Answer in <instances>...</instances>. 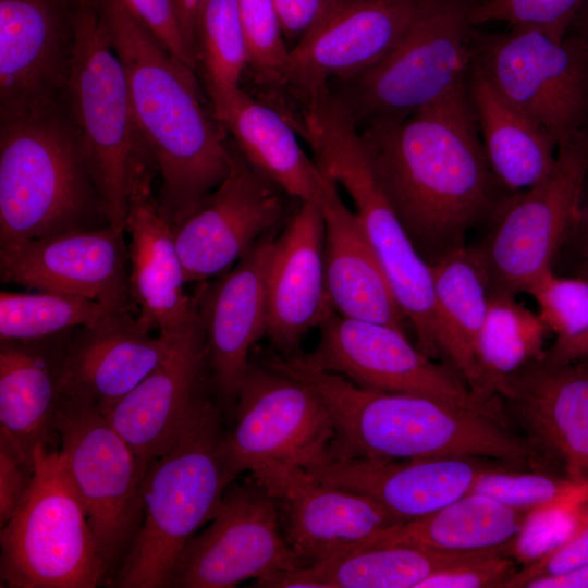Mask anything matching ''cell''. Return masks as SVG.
Masks as SVG:
<instances>
[{"label":"cell","mask_w":588,"mask_h":588,"mask_svg":"<svg viewBox=\"0 0 588 588\" xmlns=\"http://www.w3.org/2000/svg\"><path fill=\"white\" fill-rule=\"evenodd\" d=\"M371 170L421 257L464 245L512 196L488 163L467 83L404 119L358 128Z\"/></svg>","instance_id":"obj_1"},{"label":"cell","mask_w":588,"mask_h":588,"mask_svg":"<svg viewBox=\"0 0 588 588\" xmlns=\"http://www.w3.org/2000/svg\"><path fill=\"white\" fill-rule=\"evenodd\" d=\"M90 1L124 68L135 121L160 175L159 209L177 224L228 175V132L194 70L169 52L120 0Z\"/></svg>","instance_id":"obj_2"},{"label":"cell","mask_w":588,"mask_h":588,"mask_svg":"<svg viewBox=\"0 0 588 588\" xmlns=\"http://www.w3.org/2000/svg\"><path fill=\"white\" fill-rule=\"evenodd\" d=\"M279 368L310 387L329 411L331 461L476 457L520 470L550 465L527 436L482 413L428 396L365 389L311 366L302 354L284 358Z\"/></svg>","instance_id":"obj_3"},{"label":"cell","mask_w":588,"mask_h":588,"mask_svg":"<svg viewBox=\"0 0 588 588\" xmlns=\"http://www.w3.org/2000/svg\"><path fill=\"white\" fill-rule=\"evenodd\" d=\"M220 413L206 399L146 468L142 522L114 586L163 588L200 527L215 516L236 476L224 453Z\"/></svg>","instance_id":"obj_4"},{"label":"cell","mask_w":588,"mask_h":588,"mask_svg":"<svg viewBox=\"0 0 588 588\" xmlns=\"http://www.w3.org/2000/svg\"><path fill=\"white\" fill-rule=\"evenodd\" d=\"M107 224L62 106L0 120V245Z\"/></svg>","instance_id":"obj_5"},{"label":"cell","mask_w":588,"mask_h":588,"mask_svg":"<svg viewBox=\"0 0 588 588\" xmlns=\"http://www.w3.org/2000/svg\"><path fill=\"white\" fill-rule=\"evenodd\" d=\"M294 126L310 146L317 166L342 186L415 335L416 346L441 358L431 266L416 249L381 189L352 117L330 91L297 110Z\"/></svg>","instance_id":"obj_6"},{"label":"cell","mask_w":588,"mask_h":588,"mask_svg":"<svg viewBox=\"0 0 588 588\" xmlns=\"http://www.w3.org/2000/svg\"><path fill=\"white\" fill-rule=\"evenodd\" d=\"M75 30L61 106L84 150L108 222L124 232L135 184L157 170L135 121L124 68L90 0L77 9Z\"/></svg>","instance_id":"obj_7"},{"label":"cell","mask_w":588,"mask_h":588,"mask_svg":"<svg viewBox=\"0 0 588 588\" xmlns=\"http://www.w3.org/2000/svg\"><path fill=\"white\" fill-rule=\"evenodd\" d=\"M473 0H427L400 42L378 63L332 82L357 128L414 114L467 83L473 68Z\"/></svg>","instance_id":"obj_8"},{"label":"cell","mask_w":588,"mask_h":588,"mask_svg":"<svg viewBox=\"0 0 588 588\" xmlns=\"http://www.w3.org/2000/svg\"><path fill=\"white\" fill-rule=\"evenodd\" d=\"M0 540L5 587L94 588L108 568L59 451L49 445L35 449L33 480Z\"/></svg>","instance_id":"obj_9"},{"label":"cell","mask_w":588,"mask_h":588,"mask_svg":"<svg viewBox=\"0 0 588 588\" xmlns=\"http://www.w3.org/2000/svg\"><path fill=\"white\" fill-rule=\"evenodd\" d=\"M588 170V131L558 146L552 171L534 186L513 194L473 246L487 275L489 295L515 296L548 272L580 212Z\"/></svg>","instance_id":"obj_10"},{"label":"cell","mask_w":588,"mask_h":588,"mask_svg":"<svg viewBox=\"0 0 588 588\" xmlns=\"http://www.w3.org/2000/svg\"><path fill=\"white\" fill-rule=\"evenodd\" d=\"M473 68L559 146L588 131V56L574 39L532 28H474Z\"/></svg>","instance_id":"obj_11"},{"label":"cell","mask_w":588,"mask_h":588,"mask_svg":"<svg viewBox=\"0 0 588 588\" xmlns=\"http://www.w3.org/2000/svg\"><path fill=\"white\" fill-rule=\"evenodd\" d=\"M59 454L109 566L126 555L142 522L145 467L102 412L60 395L54 419Z\"/></svg>","instance_id":"obj_12"},{"label":"cell","mask_w":588,"mask_h":588,"mask_svg":"<svg viewBox=\"0 0 588 588\" xmlns=\"http://www.w3.org/2000/svg\"><path fill=\"white\" fill-rule=\"evenodd\" d=\"M318 329L316 347L303 356L320 370L365 389L428 396L514 426L501 399L489 400L473 392L451 366L434 363L403 330L346 318L335 310Z\"/></svg>","instance_id":"obj_13"},{"label":"cell","mask_w":588,"mask_h":588,"mask_svg":"<svg viewBox=\"0 0 588 588\" xmlns=\"http://www.w3.org/2000/svg\"><path fill=\"white\" fill-rule=\"evenodd\" d=\"M303 566L284 537L273 500L252 479L226 488L209 525L180 553L169 587L231 588L246 579L257 585Z\"/></svg>","instance_id":"obj_14"},{"label":"cell","mask_w":588,"mask_h":588,"mask_svg":"<svg viewBox=\"0 0 588 588\" xmlns=\"http://www.w3.org/2000/svg\"><path fill=\"white\" fill-rule=\"evenodd\" d=\"M234 407L235 425L224 438L234 476L261 461L311 469L330 460L331 416L306 383L250 362Z\"/></svg>","instance_id":"obj_15"},{"label":"cell","mask_w":588,"mask_h":588,"mask_svg":"<svg viewBox=\"0 0 588 588\" xmlns=\"http://www.w3.org/2000/svg\"><path fill=\"white\" fill-rule=\"evenodd\" d=\"M427 0H340L291 49L282 94L302 103L382 60Z\"/></svg>","instance_id":"obj_16"},{"label":"cell","mask_w":588,"mask_h":588,"mask_svg":"<svg viewBox=\"0 0 588 588\" xmlns=\"http://www.w3.org/2000/svg\"><path fill=\"white\" fill-rule=\"evenodd\" d=\"M83 0H0V120L58 108Z\"/></svg>","instance_id":"obj_17"},{"label":"cell","mask_w":588,"mask_h":588,"mask_svg":"<svg viewBox=\"0 0 588 588\" xmlns=\"http://www.w3.org/2000/svg\"><path fill=\"white\" fill-rule=\"evenodd\" d=\"M231 167L199 207L172 224L185 282L201 283L233 267L277 230L285 206L282 191L259 175L231 143Z\"/></svg>","instance_id":"obj_18"},{"label":"cell","mask_w":588,"mask_h":588,"mask_svg":"<svg viewBox=\"0 0 588 588\" xmlns=\"http://www.w3.org/2000/svg\"><path fill=\"white\" fill-rule=\"evenodd\" d=\"M248 471L273 500L284 537L306 565L362 546L400 523L372 499L326 485L303 467L261 461Z\"/></svg>","instance_id":"obj_19"},{"label":"cell","mask_w":588,"mask_h":588,"mask_svg":"<svg viewBox=\"0 0 588 588\" xmlns=\"http://www.w3.org/2000/svg\"><path fill=\"white\" fill-rule=\"evenodd\" d=\"M110 224L0 245V279L30 290L83 296L114 310L136 309L128 244Z\"/></svg>","instance_id":"obj_20"},{"label":"cell","mask_w":588,"mask_h":588,"mask_svg":"<svg viewBox=\"0 0 588 588\" xmlns=\"http://www.w3.org/2000/svg\"><path fill=\"white\" fill-rule=\"evenodd\" d=\"M278 230L265 235L243 258L195 293L206 339L210 384L235 405L253 346L267 334V277Z\"/></svg>","instance_id":"obj_21"},{"label":"cell","mask_w":588,"mask_h":588,"mask_svg":"<svg viewBox=\"0 0 588 588\" xmlns=\"http://www.w3.org/2000/svg\"><path fill=\"white\" fill-rule=\"evenodd\" d=\"M498 395L550 463L558 460L565 476L588 481V359L539 358L506 377Z\"/></svg>","instance_id":"obj_22"},{"label":"cell","mask_w":588,"mask_h":588,"mask_svg":"<svg viewBox=\"0 0 588 588\" xmlns=\"http://www.w3.org/2000/svg\"><path fill=\"white\" fill-rule=\"evenodd\" d=\"M210 382L200 318L182 330L163 362L137 387L101 411L145 469L207 399Z\"/></svg>","instance_id":"obj_23"},{"label":"cell","mask_w":588,"mask_h":588,"mask_svg":"<svg viewBox=\"0 0 588 588\" xmlns=\"http://www.w3.org/2000/svg\"><path fill=\"white\" fill-rule=\"evenodd\" d=\"M181 331L151 336L132 313L70 330L60 362V395L110 408L163 362Z\"/></svg>","instance_id":"obj_24"},{"label":"cell","mask_w":588,"mask_h":588,"mask_svg":"<svg viewBox=\"0 0 588 588\" xmlns=\"http://www.w3.org/2000/svg\"><path fill=\"white\" fill-rule=\"evenodd\" d=\"M324 224L319 200L301 207L277 234L267 277V334L274 351L296 352L304 334L328 318Z\"/></svg>","instance_id":"obj_25"},{"label":"cell","mask_w":588,"mask_h":588,"mask_svg":"<svg viewBox=\"0 0 588 588\" xmlns=\"http://www.w3.org/2000/svg\"><path fill=\"white\" fill-rule=\"evenodd\" d=\"M497 466L504 465L476 457L358 458L329 460L307 470L326 485L372 499L403 523L471 492L480 475Z\"/></svg>","instance_id":"obj_26"},{"label":"cell","mask_w":588,"mask_h":588,"mask_svg":"<svg viewBox=\"0 0 588 588\" xmlns=\"http://www.w3.org/2000/svg\"><path fill=\"white\" fill-rule=\"evenodd\" d=\"M154 174L135 184L124 232L130 235V292L138 324L172 335L199 319L194 296L188 295L172 224L152 196Z\"/></svg>","instance_id":"obj_27"},{"label":"cell","mask_w":588,"mask_h":588,"mask_svg":"<svg viewBox=\"0 0 588 588\" xmlns=\"http://www.w3.org/2000/svg\"><path fill=\"white\" fill-rule=\"evenodd\" d=\"M321 172L318 200L324 224V273L334 310L404 331L407 319L358 218L344 204L335 181Z\"/></svg>","instance_id":"obj_28"},{"label":"cell","mask_w":588,"mask_h":588,"mask_svg":"<svg viewBox=\"0 0 588 588\" xmlns=\"http://www.w3.org/2000/svg\"><path fill=\"white\" fill-rule=\"evenodd\" d=\"M70 331V330H69ZM69 331L0 344V442L34 465V451L49 445L60 400L59 370Z\"/></svg>","instance_id":"obj_29"},{"label":"cell","mask_w":588,"mask_h":588,"mask_svg":"<svg viewBox=\"0 0 588 588\" xmlns=\"http://www.w3.org/2000/svg\"><path fill=\"white\" fill-rule=\"evenodd\" d=\"M499 554H510V546L467 552L409 544L358 546L330 559L281 572L256 587L418 588L438 572Z\"/></svg>","instance_id":"obj_30"},{"label":"cell","mask_w":588,"mask_h":588,"mask_svg":"<svg viewBox=\"0 0 588 588\" xmlns=\"http://www.w3.org/2000/svg\"><path fill=\"white\" fill-rule=\"evenodd\" d=\"M467 90L488 163L502 188L513 195L543 180L556 161L554 140L474 68Z\"/></svg>","instance_id":"obj_31"},{"label":"cell","mask_w":588,"mask_h":588,"mask_svg":"<svg viewBox=\"0 0 588 588\" xmlns=\"http://www.w3.org/2000/svg\"><path fill=\"white\" fill-rule=\"evenodd\" d=\"M441 326V358L485 399L476 347L489 303L483 267L473 247L462 246L430 265Z\"/></svg>","instance_id":"obj_32"},{"label":"cell","mask_w":588,"mask_h":588,"mask_svg":"<svg viewBox=\"0 0 588 588\" xmlns=\"http://www.w3.org/2000/svg\"><path fill=\"white\" fill-rule=\"evenodd\" d=\"M223 126L259 175L301 203L318 200L322 172L304 152L296 130L277 107L242 90Z\"/></svg>","instance_id":"obj_33"},{"label":"cell","mask_w":588,"mask_h":588,"mask_svg":"<svg viewBox=\"0 0 588 588\" xmlns=\"http://www.w3.org/2000/svg\"><path fill=\"white\" fill-rule=\"evenodd\" d=\"M528 512L469 492L440 510L394 524L362 546L409 544L437 551L467 552L510 546Z\"/></svg>","instance_id":"obj_34"},{"label":"cell","mask_w":588,"mask_h":588,"mask_svg":"<svg viewBox=\"0 0 588 588\" xmlns=\"http://www.w3.org/2000/svg\"><path fill=\"white\" fill-rule=\"evenodd\" d=\"M197 72L216 118L223 125L241 91L248 53L237 0H208L196 27Z\"/></svg>","instance_id":"obj_35"},{"label":"cell","mask_w":588,"mask_h":588,"mask_svg":"<svg viewBox=\"0 0 588 588\" xmlns=\"http://www.w3.org/2000/svg\"><path fill=\"white\" fill-rule=\"evenodd\" d=\"M550 332L538 314L510 295H489L488 311L476 355L483 392L499 397L503 380L525 365L542 358Z\"/></svg>","instance_id":"obj_36"},{"label":"cell","mask_w":588,"mask_h":588,"mask_svg":"<svg viewBox=\"0 0 588 588\" xmlns=\"http://www.w3.org/2000/svg\"><path fill=\"white\" fill-rule=\"evenodd\" d=\"M123 313L96 301L59 292L0 293V341H29L94 326Z\"/></svg>","instance_id":"obj_37"},{"label":"cell","mask_w":588,"mask_h":588,"mask_svg":"<svg viewBox=\"0 0 588 588\" xmlns=\"http://www.w3.org/2000/svg\"><path fill=\"white\" fill-rule=\"evenodd\" d=\"M471 492L489 495L516 510L532 511L560 503L588 501V481L548 470H520L504 466L483 471Z\"/></svg>","instance_id":"obj_38"},{"label":"cell","mask_w":588,"mask_h":588,"mask_svg":"<svg viewBox=\"0 0 588 588\" xmlns=\"http://www.w3.org/2000/svg\"><path fill=\"white\" fill-rule=\"evenodd\" d=\"M237 7L250 76L257 85L281 90L290 48L272 0H237Z\"/></svg>","instance_id":"obj_39"},{"label":"cell","mask_w":588,"mask_h":588,"mask_svg":"<svg viewBox=\"0 0 588 588\" xmlns=\"http://www.w3.org/2000/svg\"><path fill=\"white\" fill-rule=\"evenodd\" d=\"M585 0H482L470 10L474 26L504 22L532 28L562 40Z\"/></svg>","instance_id":"obj_40"},{"label":"cell","mask_w":588,"mask_h":588,"mask_svg":"<svg viewBox=\"0 0 588 588\" xmlns=\"http://www.w3.org/2000/svg\"><path fill=\"white\" fill-rule=\"evenodd\" d=\"M538 315L556 338H569L588 328V279L544 274L528 292Z\"/></svg>","instance_id":"obj_41"},{"label":"cell","mask_w":588,"mask_h":588,"mask_svg":"<svg viewBox=\"0 0 588 588\" xmlns=\"http://www.w3.org/2000/svg\"><path fill=\"white\" fill-rule=\"evenodd\" d=\"M583 503H560L529 511L511 542L510 555L524 567L555 550L575 530Z\"/></svg>","instance_id":"obj_42"},{"label":"cell","mask_w":588,"mask_h":588,"mask_svg":"<svg viewBox=\"0 0 588 588\" xmlns=\"http://www.w3.org/2000/svg\"><path fill=\"white\" fill-rule=\"evenodd\" d=\"M120 1L169 52L197 73V64L183 35L173 0Z\"/></svg>","instance_id":"obj_43"},{"label":"cell","mask_w":588,"mask_h":588,"mask_svg":"<svg viewBox=\"0 0 588 588\" xmlns=\"http://www.w3.org/2000/svg\"><path fill=\"white\" fill-rule=\"evenodd\" d=\"M583 565H588V501L583 503L577 526L569 538L542 559L517 571L504 588H522L531 579Z\"/></svg>","instance_id":"obj_44"},{"label":"cell","mask_w":588,"mask_h":588,"mask_svg":"<svg viewBox=\"0 0 588 588\" xmlns=\"http://www.w3.org/2000/svg\"><path fill=\"white\" fill-rule=\"evenodd\" d=\"M509 554L468 562L426 578L418 588H499L518 571Z\"/></svg>","instance_id":"obj_45"},{"label":"cell","mask_w":588,"mask_h":588,"mask_svg":"<svg viewBox=\"0 0 588 588\" xmlns=\"http://www.w3.org/2000/svg\"><path fill=\"white\" fill-rule=\"evenodd\" d=\"M34 475V465L23 461L0 442V525L13 516L25 497Z\"/></svg>","instance_id":"obj_46"},{"label":"cell","mask_w":588,"mask_h":588,"mask_svg":"<svg viewBox=\"0 0 588 588\" xmlns=\"http://www.w3.org/2000/svg\"><path fill=\"white\" fill-rule=\"evenodd\" d=\"M286 44L294 45L340 0H272Z\"/></svg>","instance_id":"obj_47"},{"label":"cell","mask_w":588,"mask_h":588,"mask_svg":"<svg viewBox=\"0 0 588 588\" xmlns=\"http://www.w3.org/2000/svg\"><path fill=\"white\" fill-rule=\"evenodd\" d=\"M543 358L553 364L588 359V328L574 336L556 338Z\"/></svg>","instance_id":"obj_48"},{"label":"cell","mask_w":588,"mask_h":588,"mask_svg":"<svg viewBox=\"0 0 588 588\" xmlns=\"http://www.w3.org/2000/svg\"><path fill=\"white\" fill-rule=\"evenodd\" d=\"M523 588H588V565L531 579Z\"/></svg>","instance_id":"obj_49"},{"label":"cell","mask_w":588,"mask_h":588,"mask_svg":"<svg viewBox=\"0 0 588 588\" xmlns=\"http://www.w3.org/2000/svg\"><path fill=\"white\" fill-rule=\"evenodd\" d=\"M181 28L196 64V27L200 11L208 0H173Z\"/></svg>","instance_id":"obj_50"},{"label":"cell","mask_w":588,"mask_h":588,"mask_svg":"<svg viewBox=\"0 0 588 588\" xmlns=\"http://www.w3.org/2000/svg\"><path fill=\"white\" fill-rule=\"evenodd\" d=\"M565 36L576 40L588 56V0L575 14Z\"/></svg>","instance_id":"obj_51"},{"label":"cell","mask_w":588,"mask_h":588,"mask_svg":"<svg viewBox=\"0 0 588 588\" xmlns=\"http://www.w3.org/2000/svg\"><path fill=\"white\" fill-rule=\"evenodd\" d=\"M574 231L578 234L584 254L588 257V170L585 180L579 218Z\"/></svg>","instance_id":"obj_52"},{"label":"cell","mask_w":588,"mask_h":588,"mask_svg":"<svg viewBox=\"0 0 588 588\" xmlns=\"http://www.w3.org/2000/svg\"><path fill=\"white\" fill-rule=\"evenodd\" d=\"M585 278L588 279V257H587V264H586V267H585Z\"/></svg>","instance_id":"obj_53"}]
</instances>
